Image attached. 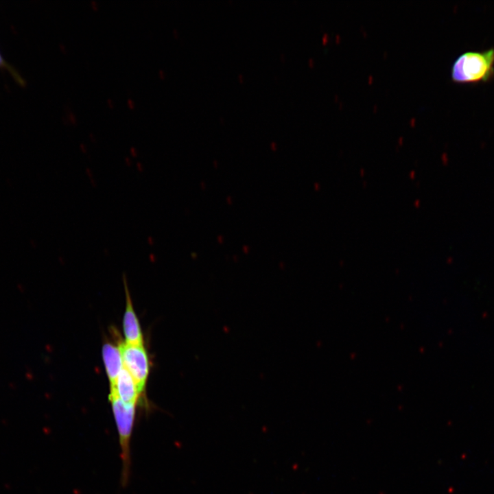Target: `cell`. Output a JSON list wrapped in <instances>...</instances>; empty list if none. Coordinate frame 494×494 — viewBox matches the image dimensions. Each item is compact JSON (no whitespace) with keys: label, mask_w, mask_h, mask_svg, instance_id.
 <instances>
[{"label":"cell","mask_w":494,"mask_h":494,"mask_svg":"<svg viewBox=\"0 0 494 494\" xmlns=\"http://www.w3.org/2000/svg\"><path fill=\"white\" fill-rule=\"evenodd\" d=\"M494 75V48L461 54L451 67V78L457 83L487 82Z\"/></svg>","instance_id":"cell-1"},{"label":"cell","mask_w":494,"mask_h":494,"mask_svg":"<svg viewBox=\"0 0 494 494\" xmlns=\"http://www.w3.org/2000/svg\"><path fill=\"white\" fill-rule=\"evenodd\" d=\"M121 448V484L126 486L130 474V440L135 419L136 405L124 403L116 395L109 394Z\"/></svg>","instance_id":"cell-2"},{"label":"cell","mask_w":494,"mask_h":494,"mask_svg":"<svg viewBox=\"0 0 494 494\" xmlns=\"http://www.w3.org/2000/svg\"><path fill=\"white\" fill-rule=\"evenodd\" d=\"M119 349L121 352L123 366L128 371L140 393L145 388L148 373V357L143 345L130 344L126 342L120 343Z\"/></svg>","instance_id":"cell-3"},{"label":"cell","mask_w":494,"mask_h":494,"mask_svg":"<svg viewBox=\"0 0 494 494\" xmlns=\"http://www.w3.org/2000/svg\"><path fill=\"white\" fill-rule=\"evenodd\" d=\"M110 394L116 395L125 404L137 405L141 393L130 374L123 367L114 386L110 388Z\"/></svg>","instance_id":"cell-4"},{"label":"cell","mask_w":494,"mask_h":494,"mask_svg":"<svg viewBox=\"0 0 494 494\" xmlns=\"http://www.w3.org/2000/svg\"><path fill=\"white\" fill-rule=\"evenodd\" d=\"M125 287L126 307L123 320V328L126 342L130 344L143 345V336L140 325L135 314L126 285H125Z\"/></svg>","instance_id":"cell-5"},{"label":"cell","mask_w":494,"mask_h":494,"mask_svg":"<svg viewBox=\"0 0 494 494\" xmlns=\"http://www.w3.org/2000/svg\"><path fill=\"white\" fill-rule=\"evenodd\" d=\"M102 356L106 371L110 381V388L114 386L117 378L123 368V361L119 346L106 343L102 348Z\"/></svg>","instance_id":"cell-6"},{"label":"cell","mask_w":494,"mask_h":494,"mask_svg":"<svg viewBox=\"0 0 494 494\" xmlns=\"http://www.w3.org/2000/svg\"><path fill=\"white\" fill-rule=\"evenodd\" d=\"M128 103L131 108H132L134 107V103H133L132 100L128 99Z\"/></svg>","instance_id":"cell-7"},{"label":"cell","mask_w":494,"mask_h":494,"mask_svg":"<svg viewBox=\"0 0 494 494\" xmlns=\"http://www.w3.org/2000/svg\"><path fill=\"white\" fill-rule=\"evenodd\" d=\"M91 3H92L93 7L94 8V9L96 10V9H97V6H96L97 5H96L95 1H91Z\"/></svg>","instance_id":"cell-8"},{"label":"cell","mask_w":494,"mask_h":494,"mask_svg":"<svg viewBox=\"0 0 494 494\" xmlns=\"http://www.w3.org/2000/svg\"><path fill=\"white\" fill-rule=\"evenodd\" d=\"M3 63H4L3 60L1 57V56L0 55V65H2Z\"/></svg>","instance_id":"cell-9"}]
</instances>
